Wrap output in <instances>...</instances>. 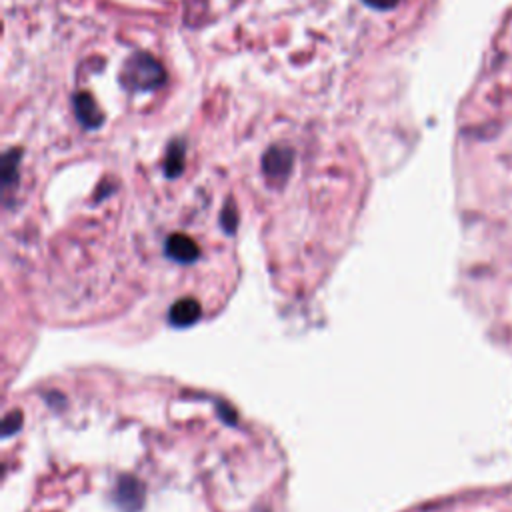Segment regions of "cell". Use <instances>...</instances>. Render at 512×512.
<instances>
[{
	"instance_id": "cell-1",
	"label": "cell",
	"mask_w": 512,
	"mask_h": 512,
	"mask_svg": "<svg viewBox=\"0 0 512 512\" xmlns=\"http://www.w3.org/2000/svg\"><path fill=\"white\" fill-rule=\"evenodd\" d=\"M164 81H167L164 66L149 52H135L120 73V84L128 92H151L161 89Z\"/></svg>"
},
{
	"instance_id": "cell-2",
	"label": "cell",
	"mask_w": 512,
	"mask_h": 512,
	"mask_svg": "<svg viewBox=\"0 0 512 512\" xmlns=\"http://www.w3.org/2000/svg\"><path fill=\"white\" fill-rule=\"evenodd\" d=\"M294 164V151L289 146H271L263 156V172L271 182H284Z\"/></svg>"
},
{
	"instance_id": "cell-3",
	"label": "cell",
	"mask_w": 512,
	"mask_h": 512,
	"mask_svg": "<svg viewBox=\"0 0 512 512\" xmlns=\"http://www.w3.org/2000/svg\"><path fill=\"white\" fill-rule=\"evenodd\" d=\"M74 112L78 123H81L86 130L100 128L104 125V115L100 112L97 100H94L89 92L74 94Z\"/></svg>"
},
{
	"instance_id": "cell-4",
	"label": "cell",
	"mask_w": 512,
	"mask_h": 512,
	"mask_svg": "<svg viewBox=\"0 0 512 512\" xmlns=\"http://www.w3.org/2000/svg\"><path fill=\"white\" fill-rule=\"evenodd\" d=\"M117 502L125 512H136L143 505V487L136 479L125 476L117 487Z\"/></svg>"
},
{
	"instance_id": "cell-5",
	"label": "cell",
	"mask_w": 512,
	"mask_h": 512,
	"mask_svg": "<svg viewBox=\"0 0 512 512\" xmlns=\"http://www.w3.org/2000/svg\"><path fill=\"white\" fill-rule=\"evenodd\" d=\"M167 255L178 263H195L201 256L196 242L187 234H172L167 240Z\"/></svg>"
},
{
	"instance_id": "cell-6",
	"label": "cell",
	"mask_w": 512,
	"mask_h": 512,
	"mask_svg": "<svg viewBox=\"0 0 512 512\" xmlns=\"http://www.w3.org/2000/svg\"><path fill=\"white\" fill-rule=\"evenodd\" d=\"M201 312L203 308L195 299H182L170 307L169 320L175 326H190L201 318Z\"/></svg>"
},
{
	"instance_id": "cell-7",
	"label": "cell",
	"mask_w": 512,
	"mask_h": 512,
	"mask_svg": "<svg viewBox=\"0 0 512 512\" xmlns=\"http://www.w3.org/2000/svg\"><path fill=\"white\" fill-rule=\"evenodd\" d=\"M185 159H187V146L182 141H172L169 144L167 156H164V172L169 178H177L185 170Z\"/></svg>"
},
{
	"instance_id": "cell-8",
	"label": "cell",
	"mask_w": 512,
	"mask_h": 512,
	"mask_svg": "<svg viewBox=\"0 0 512 512\" xmlns=\"http://www.w3.org/2000/svg\"><path fill=\"white\" fill-rule=\"evenodd\" d=\"M21 159H22L21 149H13L3 156V162H0V177H3L4 188L16 185V180H19Z\"/></svg>"
},
{
	"instance_id": "cell-9",
	"label": "cell",
	"mask_w": 512,
	"mask_h": 512,
	"mask_svg": "<svg viewBox=\"0 0 512 512\" xmlns=\"http://www.w3.org/2000/svg\"><path fill=\"white\" fill-rule=\"evenodd\" d=\"M222 227L227 232H234L237 230V224H239V213H237V206H234L232 201L227 203V206L222 208Z\"/></svg>"
},
{
	"instance_id": "cell-10",
	"label": "cell",
	"mask_w": 512,
	"mask_h": 512,
	"mask_svg": "<svg viewBox=\"0 0 512 512\" xmlns=\"http://www.w3.org/2000/svg\"><path fill=\"white\" fill-rule=\"evenodd\" d=\"M21 422H22V414L21 412H13V414H8L6 419H4V437L8 435H13L14 430H19L21 429Z\"/></svg>"
},
{
	"instance_id": "cell-11",
	"label": "cell",
	"mask_w": 512,
	"mask_h": 512,
	"mask_svg": "<svg viewBox=\"0 0 512 512\" xmlns=\"http://www.w3.org/2000/svg\"><path fill=\"white\" fill-rule=\"evenodd\" d=\"M362 3L370 8H375V11H393L401 0H362Z\"/></svg>"
}]
</instances>
